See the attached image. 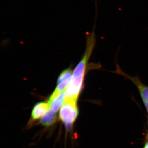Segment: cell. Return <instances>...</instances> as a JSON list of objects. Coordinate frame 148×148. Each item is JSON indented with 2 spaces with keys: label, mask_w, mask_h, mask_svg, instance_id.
<instances>
[{
  "label": "cell",
  "mask_w": 148,
  "mask_h": 148,
  "mask_svg": "<svg viewBox=\"0 0 148 148\" xmlns=\"http://www.w3.org/2000/svg\"></svg>",
  "instance_id": "cell-9"
},
{
  "label": "cell",
  "mask_w": 148,
  "mask_h": 148,
  "mask_svg": "<svg viewBox=\"0 0 148 148\" xmlns=\"http://www.w3.org/2000/svg\"><path fill=\"white\" fill-rule=\"evenodd\" d=\"M65 96L66 92L65 91L56 96L51 95L48 102L49 109L55 112H57L63 106V103L65 101Z\"/></svg>",
  "instance_id": "cell-4"
},
{
  "label": "cell",
  "mask_w": 148,
  "mask_h": 148,
  "mask_svg": "<svg viewBox=\"0 0 148 148\" xmlns=\"http://www.w3.org/2000/svg\"><path fill=\"white\" fill-rule=\"evenodd\" d=\"M77 101L72 99L65 100L60 109L59 117L68 128L71 127L78 115L79 110Z\"/></svg>",
  "instance_id": "cell-2"
},
{
  "label": "cell",
  "mask_w": 148,
  "mask_h": 148,
  "mask_svg": "<svg viewBox=\"0 0 148 148\" xmlns=\"http://www.w3.org/2000/svg\"><path fill=\"white\" fill-rule=\"evenodd\" d=\"M148 148V141L146 143L145 145V148Z\"/></svg>",
  "instance_id": "cell-8"
},
{
  "label": "cell",
  "mask_w": 148,
  "mask_h": 148,
  "mask_svg": "<svg viewBox=\"0 0 148 148\" xmlns=\"http://www.w3.org/2000/svg\"><path fill=\"white\" fill-rule=\"evenodd\" d=\"M72 71L70 69H67L64 71L58 77L57 83H60L66 80L71 78Z\"/></svg>",
  "instance_id": "cell-7"
},
{
  "label": "cell",
  "mask_w": 148,
  "mask_h": 148,
  "mask_svg": "<svg viewBox=\"0 0 148 148\" xmlns=\"http://www.w3.org/2000/svg\"><path fill=\"white\" fill-rule=\"evenodd\" d=\"M96 42V37L94 30L87 36L86 49L83 57L77 65L71 81L66 88L65 100H77L80 92L82 89L86 69L87 63L92 54Z\"/></svg>",
  "instance_id": "cell-1"
},
{
  "label": "cell",
  "mask_w": 148,
  "mask_h": 148,
  "mask_svg": "<svg viewBox=\"0 0 148 148\" xmlns=\"http://www.w3.org/2000/svg\"><path fill=\"white\" fill-rule=\"evenodd\" d=\"M56 118L57 116L55 112L50 109L41 119L40 123L45 126H49L55 122Z\"/></svg>",
  "instance_id": "cell-6"
},
{
  "label": "cell",
  "mask_w": 148,
  "mask_h": 148,
  "mask_svg": "<svg viewBox=\"0 0 148 148\" xmlns=\"http://www.w3.org/2000/svg\"><path fill=\"white\" fill-rule=\"evenodd\" d=\"M115 73L125 77L131 81L138 88L140 96L148 113V86L143 84L138 77H131L122 71L119 66L117 65Z\"/></svg>",
  "instance_id": "cell-3"
},
{
  "label": "cell",
  "mask_w": 148,
  "mask_h": 148,
  "mask_svg": "<svg viewBox=\"0 0 148 148\" xmlns=\"http://www.w3.org/2000/svg\"><path fill=\"white\" fill-rule=\"evenodd\" d=\"M49 109L48 103L45 102H40L37 103L33 108L32 113V118L37 120L41 117L47 112Z\"/></svg>",
  "instance_id": "cell-5"
}]
</instances>
